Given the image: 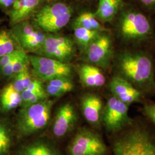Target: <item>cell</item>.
<instances>
[{
	"label": "cell",
	"mask_w": 155,
	"mask_h": 155,
	"mask_svg": "<svg viewBox=\"0 0 155 155\" xmlns=\"http://www.w3.org/2000/svg\"><path fill=\"white\" fill-rule=\"evenodd\" d=\"M54 102L51 100L21 106L16 121V130L19 137L30 136L44 129L50 122Z\"/></svg>",
	"instance_id": "277c9868"
},
{
	"label": "cell",
	"mask_w": 155,
	"mask_h": 155,
	"mask_svg": "<svg viewBox=\"0 0 155 155\" xmlns=\"http://www.w3.org/2000/svg\"><path fill=\"white\" fill-rule=\"evenodd\" d=\"M29 62L28 56L25 51H23L22 54L17 57L15 60L0 68V74L4 77L14 78L25 68L28 67Z\"/></svg>",
	"instance_id": "603a6c76"
},
{
	"label": "cell",
	"mask_w": 155,
	"mask_h": 155,
	"mask_svg": "<svg viewBox=\"0 0 155 155\" xmlns=\"http://www.w3.org/2000/svg\"><path fill=\"white\" fill-rule=\"evenodd\" d=\"M152 18L153 22V24H154V27H155V13L153 15V16L152 17Z\"/></svg>",
	"instance_id": "d6a6232c"
},
{
	"label": "cell",
	"mask_w": 155,
	"mask_h": 155,
	"mask_svg": "<svg viewBox=\"0 0 155 155\" xmlns=\"http://www.w3.org/2000/svg\"><path fill=\"white\" fill-rule=\"evenodd\" d=\"M133 4L150 16L155 13V0H126Z\"/></svg>",
	"instance_id": "83f0119b"
},
{
	"label": "cell",
	"mask_w": 155,
	"mask_h": 155,
	"mask_svg": "<svg viewBox=\"0 0 155 155\" xmlns=\"http://www.w3.org/2000/svg\"><path fill=\"white\" fill-rule=\"evenodd\" d=\"M105 105L101 97L95 93H87L81 100L83 117L90 125L99 128L102 125V117Z\"/></svg>",
	"instance_id": "4fadbf2b"
},
{
	"label": "cell",
	"mask_w": 155,
	"mask_h": 155,
	"mask_svg": "<svg viewBox=\"0 0 155 155\" xmlns=\"http://www.w3.org/2000/svg\"><path fill=\"white\" fill-rule=\"evenodd\" d=\"M102 32V31L89 30L82 27H74V38L82 52Z\"/></svg>",
	"instance_id": "cb8c5ba5"
},
{
	"label": "cell",
	"mask_w": 155,
	"mask_h": 155,
	"mask_svg": "<svg viewBox=\"0 0 155 155\" xmlns=\"http://www.w3.org/2000/svg\"><path fill=\"white\" fill-rule=\"evenodd\" d=\"M12 144V133L9 127L0 122V155H8Z\"/></svg>",
	"instance_id": "484cf974"
},
{
	"label": "cell",
	"mask_w": 155,
	"mask_h": 155,
	"mask_svg": "<svg viewBox=\"0 0 155 155\" xmlns=\"http://www.w3.org/2000/svg\"><path fill=\"white\" fill-rule=\"evenodd\" d=\"M23 51H23L22 49L17 50L11 54L0 57V68L7 65L11 61L15 60L17 57H18L22 54Z\"/></svg>",
	"instance_id": "f546056e"
},
{
	"label": "cell",
	"mask_w": 155,
	"mask_h": 155,
	"mask_svg": "<svg viewBox=\"0 0 155 155\" xmlns=\"http://www.w3.org/2000/svg\"><path fill=\"white\" fill-rule=\"evenodd\" d=\"M72 13V8L66 4H52L41 8L35 14L33 21L44 32L55 33L67 25Z\"/></svg>",
	"instance_id": "5b68a950"
},
{
	"label": "cell",
	"mask_w": 155,
	"mask_h": 155,
	"mask_svg": "<svg viewBox=\"0 0 155 155\" xmlns=\"http://www.w3.org/2000/svg\"><path fill=\"white\" fill-rule=\"evenodd\" d=\"M16 0H0V7L4 9H11Z\"/></svg>",
	"instance_id": "4dcf8cb0"
},
{
	"label": "cell",
	"mask_w": 155,
	"mask_h": 155,
	"mask_svg": "<svg viewBox=\"0 0 155 155\" xmlns=\"http://www.w3.org/2000/svg\"><path fill=\"white\" fill-rule=\"evenodd\" d=\"M47 82L45 91L48 95L55 97H61L71 91L74 88V84L70 78H58Z\"/></svg>",
	"instance_id": "44dd1931"
},
{
	"label": "cell",
	"mask_w": 155,
	"mask_h": 155,
	"mask_svg": "<svg viewBox=\"0 0 155 155\" xmlns=\"http://www.w3.org/2000/svg\"><path fill=\"white\" fill-rule=\"evenodd\" d=\"M141 113L144 118L155 125V102L145 100L143 103Z\"/></svg>",
	"instance_id": "f1b7e54d"
},
{
	"label": "cell",
	"mask_w": 155,
	"mask_h": 155,
	"mask_svg": "<svg viewBox=\"0 0 155 155\" xmlns=\"http://www.w3.org/2000/svg\"><path fill=\"white\" fill-rule=\"evenodd\" d=\"M109 150L100 134L88 127L79 129L68 148V155H108Z\"/></svg>",
	"instance_id": "52a82bcc"
},
{
	"label": "cell",
	"mask_w": 155,
	"mask_h": 155,
	"mask_svg": "<svg viewBox=\"0 0 155 155\" xmlns=\"http://www.w3.org/2000/svg\"><path fill=\"white\" fill-rule=\"evenodd\" d=\"M48 1H51V0H48Z\"/></svg>",
	"instance_id": "e575fe53"
},
{
	"label": "cell",
	"mask_w": 155,
	"mask_h": 155,
	"mask_svg": "<svg viewBox=\"0 0 155 155\" xmlns=\"http://www.w3.org/2000/svg\"><path fill=\"white\" fill-rule=\"evenodd\" d=\"M77 120V113L73 105L67 103L61 106L56 114L52 133L58 138L64 137L74 128Z\"/></svg>",
	"instance_id": "5bb4252c"
},
{
	"label": "cell",
	"mask_w": 155,
	"mask_h": 155,
	"mask_svg": "<svg viewBox=\"0 0 155 155\" xmlns=\"http://www.w3.org/2000/svg\"><path fill=\"white\" fill-rule=\"evenodd\" d=\"M129 106L111 95L104 106L102 124L106 131L114 134L122 130L133 120L129 114Z\"/></svg>",
	"instance_id": "ba28073f"
},
{
	"label": "cell",
	"mask_w": 155,
	"mask_h": 155,
	"mask_svg": "<svg viewBox=\"0 0 155 155\" xmlns=\"http://www.w3.org/2000/svg\"><path fill=\"white\" fill-rule=\"evenodd\" d=\"M18 44L12 32L5 29H0V57L20 49Z\"/></svg>",
	"instance_id": "d4e9b609"
},
{
	"label": "cell",
	"mask_w": 155,
	"mask_h": 155,
	"mask_svg": "<svg viewBox=\"0 0 155 155\" xmlns=\"http://www.w3.org/2000/svg\"><path fill=\"white\" fill-rule=\"evenodd\" d=\"M13 78V81L11 83L13 87L20 93L27 89L33 81V79L31 78L30 75L28 67L25 68Z\"/></svg>",
	"instance_id": "4316f807"
},
{
	"label": "cell",
	"mask_w": 155,
	"mask_h": 155,
	"mask_svg": "<svg viewBox=\"0 0 155 155\" xmlns=\"http://www.w3.org/2000/svg\"><path fill=\"white\" fill-rule=\"evenodd\" d=\"M74 27H82L102 32L109 30L96 18L94 12L90 11L83 12L79 14L74 20Z\"/></svg>",
	"instance_id": "7402d4cb"
},
{
	"label": "cell",
	"mask_w": 155,
	"mask_h": 155,
	"mask_svg": "<svg viewBox=\"0 0 155 155\" xmlns=\"http://www.w3.org/2000/svg\"><path fill=\"white\" fill-rule=\"evenodd\" d=\"M40 0H16L8 12L12 25L24 21L40 4Z\"/></svg>",
	"instance_id": "2e32d148"
},
{
	"label": "cell",
	"mask_w": 155,
	"mask_h": 155,
	"mask_svg": "<svg viewBox=\"0 0 155 155\" xmlns=\"http://www.w3.org/2000/svg\"><path fill=\"white\" fill-rule=\"evenodd\" d=\"M78 75L81 82L86 88L99 89L104 86L106 83L103 70L88 63L80 66Z\"/></svg>",
	"instance_id": "9a60e30c"
},
{
	"label": "cell",
	"mask_w": 155,
	"mask_h": 155,
	"mask_svg": "<svg viewBox=\"0 0 155 155\" xmlns=\"http://www.w3.org/2000/svg\"><path fill=\"white\" fill-rule=\"evenodd\" d=\"M2 109L5 111L12 110L22 104L21 94L15 89L12 83L2 90L0 96Z\"/></svg>",
	"instance_id": "ffe728a7"
},
{
	"label": "cell",
	"mask_w": 155,
	"mask_h": 155,
	"mask_svg": "<svg viewBox=\"0 0 155 155\" xmlns=\"http://www.w3.org/2000/svg\"><path fill=\"white\" fill-rule=\"evenodd\" d=\"M108 87L111 95L130 106L134 104H143L147 98L132 84L121 78L112 75Z\"/></svg>",
	"instance_id": "7c38bea8"
},
{
	"label": "cell",
	"mask_w": 155,
	"mask_h": 155,
	"mask_svg": "<svg viewBox=\"0 0 155 155\" xmlns=\"http://www.w3.org/2000/svg\"><path fill=\"white\" fill-rule=\"evenodd\" d=\"M21 94V106L29 105L48 99V94L43 88V84L38 79H33L32 82Z\"/></svg>",
	"instance_id": "d6986e66"
},
{
	"label": "cell",
	"mask_w": 155,
	"mask_h": 155,
	"mask_svg": "<svg viewBox=\"0 0 155 155\" xmlns=\"http://www.w3.org/2000/svg\"><path fill=\"white\" fill-rule=\"evenodd\" d=\"M113 155H155V125L136 117L127 127L111 134Z\"/></svg>",
	"instance_id": "3957f363"
},
{
	"label": "cell",
	"mask_w": 155,
	"mask_h": 155,
	"mask_svg": "<svg viewBox=\"0 0 155 155\" xmlns=\"http://www.w3.org/2000/svg\"><path fill=\"white\" fill-rule=\"evenodd\" d=\"M15 155H61L60 151L49 141L38 139L22 146Z\"/></svg>",
	"instance_id": "e0dca14e"
},
{
	"label": "cell",
	"mask_w": 155,
	"mask_h": 155,
	"mask_svg": "<svg viewBox=\"0 0 155 155\" xmlns=\"http://www.w3.org/2000/svg\"><path fill=\"white\" fill-rule=\"evenodd\" d=\"M13 26L12 32L23 51L37 52L41 48L47 35L24 21Z\"/></svg>",
	"instance_id": "8fae6325"
},
{
	"label": "cell",
	"mask_w": 155,
	"mask_h": 155,
	"mask_svg": "<svg viewBox=\"0 0 155 155\" xmlns=\"http://www.w3.org/2000/svg\"><path fill=\"white\" fill-rule=\"evenodd\" d=\"M36 53L67 63L75 55V43L66 36L47 35L41 48Z\"/></svg>",
	"instance_id": "30bf717a"
},
{
	"label": "cell",
	"mask_w": 155,
	"mask_h": 155,
	"mask_svg": "<svg viewBox=\"0 0 155 155\" xmlns=\"http://www.w3.org/2000/svg\"><path fill=\"white\" fill-rule=\"evenodd\" d=\"M117 48H153L155 28L151 17L125 0L111 21Z\"/></svg>",
	"instance_id": "6da1fadb"
},
{
	"label": "cell",
	"mask_w": 155,
	"mask_h": 155,
	"mask_svg": "<svg viewBox=\"0 0 155 155\" xmlns=\"http://www.w3.org/2000/svg\"><path fill=\"white\" fill-rule=\"evenodd\" d=\"M125 0H98L94 15L102 24L110 23L116 16Z\"/></svg>",
	"instance_id": "ac0fdd59"
},
{
	"label": "cell",
	"mask_w": 155,
	"mask_h": 155,
	"mask_svg": "<svg viewBox=\"0 0 155 155\" xmlns=\"http://www.w3.org/2000/svg\"><path fill=\"white\" fill-rule=\"evenodd\" d=\"M116 45L109 30L102 32L83 52L86 63L102 70L111 68Z\"/></svg>",
	"instance_id": "8992f818"
},
{
	"label": "cell",
	"mask_w": 155,
	"mask_h": 155,
	"mask_svg": "<svg viewBox=\"0 0 155 155\" xmlns=\"http://www.w3.org/2000/svg\"><path fill=\"white\" fill-rule=\"evenodd\" d=\"M153 48H116L111 66L113 75L126 80L146 98L155 95Z\"/></svg>",
	"instance_id": "7a4b0ae2"
},
{
	"label": "cell",
	"mask_w": 155,
	"mask_h": 155,
	"mask_svg": "<svg viewBox=\"0 0 155 155\" xmlns=\"http://www.w3.org/2000/svg\"><path fill=\"white\" fill-rule=\"evenodd\" d=\"M86 1H98V0H86Z\"/></svg>",
	"instance_id": "836d02e7"
},
{
	"label": "cell",
	"mask_w": 155,
	"mask_h": 155,
	"mask_svg": "<svg viewBox=\"0 0 155 155\" xmlns=\"http://www.w3.org/2000/svg\"><path fill=\"white\" fill-rule=\"evenodd\" d=\"M153 70H154V75H155V46L153 47Z\"/></svg>",
	"instance_id": "1f68e13d"
},
{
	"label": "cell",
	"mask_w": 155,
	"mask_h": 155,
	"mask_svg": "<svg viewBox=\"0 0 155 155\" xmlns=\"http://www.w3.org/2000/svg\"><path fill=\"white\" fill-rule=\"evenodd\" d=\"M29 62L33 71L41 80L48 81L61 77H71L72 67L67 63L43 56L30 55Z\"/></svg>",
	"instance_id": "9c48e42d"
}]
</instances>
